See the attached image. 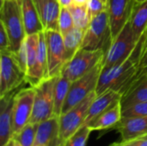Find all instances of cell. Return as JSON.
Listing matches in <instances>:
<instances>
[{
  "instance_id": "f1b7e54d",
  "label": "cell",
  "mask_w": 147,
  "mask_h": 146,
  "mask_svg": "<svg viewBox=\"0 0 147 146\" xmlns=\"http://www.w3.org/2000/svg\"><path fill=\"white\" fill-rule=\"evenodd\" d=\"M123 118L131 117H146L147 116V102H138L122 108L121 111Z\"/></svg>"
},
{
  "instance_id": "277c9868",
  "label": "cell",
  "mask_w": 147,
  "mask_h": 146,
  "mask_svg": "<svg viewBox=\"0 0 147 146\" xmlns=\"http://www.w3.org/2000/svg\"><path fill=\"white\" fill-rule=\"evenodd\" d=\"M105 49L89 50L80 48L65 64L61 74L71 82L76 81L96 67L105 55Z\"/></svg>"
},
{
  "instance_id": "ab89813d",
  "label": "cell",
  "mask_w": 147,
  "mask_h": 146,
  "mask_svg": "<svg viewBox=\"0 0 147 146\" xmlns=\"http://www.w3.org/2000/svg\"><path fill=\"white\" fill-rule=\"evenodd\" d=\"M15 1H18V2H20V3H22V0H15Z\"/></svg>"
},
{
  "instance_id": "d4e9b609",
  "label": "cell",
  "mask_w": 147,
  "mask_h": 146,
  "mask_svg": "<svg viewBox=\"0 0 147 146\" xmlns=\"http://www.w3.org/2000/svg\"><path fill=\"white\" fill-rule=\"evenodd\" d=\"M68 9L71 14L75 27L86 31L90 22V18L89 16L87 6L72 4Z\"/></svg>"
},
{
  "instance_id": "ffe728a7",
  "label": "cell",
  "mask_w": 147,
  "mask_h": 146,
  "mask_svg": "<svg viewBox=\"0 0 147 146\" xmlns=\"http://www.w3.org/2000/svg\"><path fill=\"white\" fill-rule=\"evenodd\" d=\"M21 6L26 34L31 35L44 31L34 0H22Z\"/></svg>"
},
{
  "instance_id": "4dcf8cb0",
  "label": "cell",
  "mask_w": 147,
  "mask_h": 146,
  "mask_svg": "<svg viewBox=\"0 0 147 146\" xmlns=\"http://www.w3.org/2000/svg\"><path fill=\"white\" fill-rule=\"evenodd\" d=\"M86 6L90 21L102 11L107 9V4L102 0H89Z\"/></svg>"
},
{
  "instance_id": "e0dca14e",
  "label": "cell",
  "mask_w": 147,
  "mask_h": 146,
  "mask_svg": "<svg viewBox=\"0 0 147 146\" xmlns=\"http://www.w3.org/2000/svg\"><path fill=\"white\" fill-rule=\"evenodd\" d=\"M121 94L115 89H109L102 94L96 96L90 104L84 126H86L92 120L109 108L112 105L121 101Z\"/></svg>"
},
{
  "instance_id": "d590c367",
  "label": "cell",
  "mask_w": 147,
  "mask_h": 146,
  "mask_svg": "<svg viewBox=\"0 0 147 146\" xmlns=\"http://www.w3.org/2000/svg\"><path fill=\"white\" fill-rule=\"evenodd\" d=\"M89 0H73V4L77 5H86Z\"/></svg>"
},
{
  "instance_id": "1f68e13d",
  "label": "cell",
  "mask_w": 147,
  "mask_h": 146,
  "mask_svg": "<svg viewBox=\"0 0 147 146\" xmlns=\"http://www.w3.org/2000/svg\"><path fill=\"white\" fill-rule=\"evenodd\" d=\"M4 51H11V44L5 28L0 22V52Z\"/></svg>"
},
{
  "instance_id": "e575fe53",
  "label": "cell",
  "mask_w": 147,
  "mask_h": 146,
  "mask_svg": "<svg viewBox=\"0 0 147 146\" xmlns=\"http://www.w3.org/2000/svg\"><path fill=\"white\" fill-rule=\"evenodd\" d=\"M58 2L63 8H69L73 4V0H58Z\"/></svg>"
},
{
  "instance_id": "d6986e66",
  "label": "cell",
  "mask_w": 147,
  "mask_h": 146,
  "mask_svg": "<svg viewBox=\"0 0 147 146\" xmlns=\"http://www.w3.org/2000/svg\"><path fill=\"white\" fill-rule=\"evenodd\" d=\"M143 102H147V73L143 74L133 82L122 94L121 99V108Z\"/></svg>"
},
{
  "instance_id": "30bf717a",
  "label": "cell",
  "mask_w": 147,
  "mask_h": 146,
  "mask_svg": "<svg viewBox=\"0 0 147 146\" xmlns=\"http://www.w3.org/2000/svg\"><path fill=\"white\" fill-rule=\"evenodd\" d=\"M34 89L31 86L16 92L12 114V138L30 122L34 108Z\"/></svg>"
},
{
  "instance_id": "44dd1931",
  "label": "cell",
  "mask_w": 147,
  "mask_h": 146,
  "mask_svg": "<svg viewBox=\"0 0 147 146\" xmlns=\"http://www.w3.org/2000/svg\"><path fill=\"white\" fill-rule=\"evenodd\" d=\"M128 21L134 33V40L138 42L147 28V1L134 3Z\"/></svg>"
},
{
  "instance_id": "cb8c5ba5",
  "label": "cell",
  "mask_w": 147,
  "mask_h": 146,
  "mask_svg": "<svg viewBox=\"0 0 147 146\" xmlns=\"http://www.w3.org/2000/svg\"><path fill=\"white\" fill-rule=\"evenodd\" d=\"M84 34H85V30L74 27L71 30H70L65 35H63L67 62L81 48Z\"/></svg>"
},
{
  "instance_id": "836d02e7",
  "label": "cell",
  "mask_w": 147,
  "mask_h": 146,
  "mask_svg": "<svg viewBox=\"0 0 147 146\" xmlns=\"http://www.w3.org/2000/svg\"><path fill=\"white\" fill-rule=\"evenodd\" d=\"M15 54L16 56V59H17L18 62L20 64L22 69L27 74V61H28V58H27V46H26L25 40L22 43V45L21 46L19 51L16 53H15Z\"/></svg>"
},
{
  "instance_id": "4316f807",
  "label": "cell",
  "mask_w": 147,
  "mask_h": 146,
  "mask_svg": "<svg viewBox=\"0 0 147 146\" xmlns=\"http://www.w3.org/2000/svg\"><path fill=\"white\" fill-rule=\"evenodd\" d=\"M92 131L87 126H83L69 139L63 144V146H85L89 136Z\"/></svg>"
},
{
  "instance_id": "6da1fadb",
  "label": "cell",
  "mask_w": 147,
  "mask_h": 146,
  "mask_svg": "<svg viewBox=\"0 0 147 146\" xmlns=\"http://www.w3.org/2000/svg\"><path fill=\"white\" fill-rule=\"evenodd\" d=\"M144 43V34L137 42L133 52L123 61L110 67L102 69L96 89V96L109 89L119 91L121 96L135 80L138 63Z\"/></svg>"
},
{
  "instance_id": "9a60e30c",
  "label": "cell",
  "mask_w": 147,
  "mask_h": 146,
  "mask_svg": "<svg viewBox=\"0 0 147 146\" xmlns=\"http://www.w3.org/2000/svg\"><path fill=\"white\" fill-rule=\"evenodd\" d=\"M16 92L0 98V146H5L12 139V114Z\"/></svg>"
},
{
  "instance_id": "2e32d148",
  "label": "cell",
  "mask_w": 147,
  "mask_h": 146,
  "mask_svg": "<svg viewBox=\"0 0 147 146\" xmlns=\"http://www.w3.org/2000/svg\"><path fill=\"white\" fill-rule=\"evenodd\" d=\"M121 136L122 140H130L147 134L146 117L121 118L113 127Z\"/></svg>"
},
{
  "instance_id": "7bdbcfd3",
  "label": "cell",
  "mask_w": 147,
  "mask_h": 146,
  "mask_svg": "<svg viewBox=\"0 0 147 146\" xmlns=\"http://www.w3.org/2000/svg\"><path fill=\"white\" fill-rule=\"evenodd\" d=\"M34 146H39V145H34Z\"/></svg>"
},
{
  "instance_id": "8d00e7d4",
  "label": "cell",
  "mask_w": 147,
  "mask_h": 146,
  "mask_svg": "<svg viewBox=\"0 0 147 146\" xmlns=\"http://www.w3.org/2000/svg\"><path fill=\"white\" fill-rule=\"evenodd\" d=\"M5 146H22L17 141H16L14 139H11L10 140H9V142Z\"/></svg>"
},
{
  "instance_id": "5bb4252c",
  "label": "cell",
  "mask_w": 147,
  "mask_h": 146,
  "mask_svg": "<svg viewBox=\"0 0 147 146\" xmlns=\"http://www.w3.org/2000/svg\"><path fill=\"white\" fill-rule=\"evenodd\" d=\"M44 30L59 31L61 6L58 0H34Z\"/></svg>"
},
{
  "instance_id": "f546056e",
  "label": "cell",
  "mask_w": 147,
  "mask_h": 146,
  "mask_svg": "<svg viewBox=\"0 0 147 146\" xmlns=\"http://www.w3.org/2000/svg\"><path fill=\"white\" fill-rule=\"evenodd\" d=\"M147 70V28L144 32V43L143 46L141 49V52L140 55L139 59V63H138V71L136 74V78L135 80L142 76L144 72ZM134 80V81H135Z\"/></svg>"
},
{
  "instance_id": "9c48e42d",
  "label": "cell",
  "mask_w": 147,
  "mask_h": 146,
  "mask_svg": "<svg viewBox=\"0 0 147 146\" xmlns=\"http://www.w3.org/2000/svg\"><path fill=\"white\" fill-rule=\"evenodd\" d=\"M96 96V92L91 93L77 106L61 114L59 117V139L62 144L84 126L90 104Z\"/></svg>"
},
{
  "instance_id": "ba28073f",
  "label": "cell",
  "mask_w": 147,
  "mask_h": 146,
  "mask_svg": "<svg viewBox=\"0 0 147 146\" xmlns=\"http://www.w3.org/2000/svg\"><path fill=\"white\" fill-rule=\"evenodd\" d=\"M110 42V23L108 11L105 9L90 21L85 31L81 48L89 50H107Z\"/></svg>"
},
{
  "instance_id": "5b68a950",
  "label": "cell",
  "mask_w": 147,
  "mask_h": 146,
  "mask_svg": "<svg viewBox=\"0 0 147 146\" xmlns=\"http://www.w3.org/2000/svg\"><path fill=\"white\" fill-rule=\"evenodd\" d=\"M102 60L90 72L76 81L71 82L69 92L62 108V114L77 106L91 93L96 92L98 80L102 71Z\"/></svg>"
},
{
  "instance_id": "52a82bcc",
  "label": "cell",
  "mask_w": 147,
  "mask_h": 146,
  "mask_svg": "<svg viewBox=\"0 0 147 146\" xmlns=\"http://www.w3.org/2000/svg\"><path fill=\"white\" fill-rule=\"evenodd\" d=\"M56 77H49L33 87L35 91L30 122L40 123L54 116L53 90Z\"/></svg>"
},
{
  "instance_id": "3957f363",
  "label": "cell",
  "mask_w": 147,
  "mask_h": 146,
  "mask_svg": "<svg viewBox=\"0 0 147 146\" xmlns=\"http://www.w3.org/2000/svg\"><path fill=\"white\" fill-rule=\"evenodd\" d=\"M23 83H27V76L16 54L11 51L0 52V98L14 92Z\"/></svg>"
},
{
  "instance_id": "7402d4cb",
  "label": "cell",
  "mask_w": 147,
  "mask_h": 146,
  "mask_svg": "<svg viewBox=\"0 0 147 146\" xmlns=\"http://www.w3.org/2000/svg\"><path fill=\"white\" fill-rule=\"evenodd\" d=\"M27 46V83L31 85L37 64L38 46H39V34L27 35L25 39Z\"/></svg>"
},
{
  "instance_id": "4fadbf2b",
  "label": "cell",
  "mask_w": 147,
  "mask_h": 146,
  "mask_svg": "<svg viewBox=\"0 0 147 146\" xmlns=\"http://www.w3.org/2000/svg\"><path fill=\"white\" fill-rule=\"evenodd\" d=\"M60 144L59 117L53 116L38 123L34 145L57 146Z\"/></svg>"
},
{
  "instance_id": "f35d334b",
  "label": "cell",
  "mask_w": 147,
  "mask_h": 146,
  "mask_svg": "<svg viewBox=\"0 0 147 146\" xmlns=\"http://www.w3.org/2000/svg\"><path fill=\"white\" fill-rule=\"evenodd\" d=\"M102 2H104L106 4H107V3H108V0H102Z\"/></svg>"
},
{
  "instance_id": "b9f144b4",
  "label": "cell",
  "mask_w": 147,
  "mask_h": 146,
  "mask_svg": "<svg viewBox=\"0 0 147 146\" xmlns=\"http://www.w3.org/2000/svg\"><path fill=\"white\" fill-rule=\"evenodd\" d=\"M145 73H147V70L146 71H145V72H144V74H145Z\"/></svg>"
},
{
  "instance_id": "8992f818",
  "label": "cell",
  "mask_w": 147,
  "mask_h": 146,
  "mask_svg": "<svg viewBox=\"0 0 147 146\" xmlns=\"http://www.w3.org/2000/svg\"><path fill=\"white\" fill-rule=\"evenodd\" d=\"M134 33L129 21L117 36L110 42L102 60V69L110 67L126 59L136 47Z\"/></svg>"
},
{
  "instance_id": "d6a6232c",
  "label": "cell",
  "mask_w": 147,
  "mask_h": 146,
  "mask_svg": "<svg viewBox=\"0 0 147 146\" xmlns=\"http://www.w3.org/2000/svg\"><path fill=\"white\" fill-rule=\"evenodd\" d=\"M110 146H147V134L130 140H122L121 143H115Z\"/></svg>"
},
{
  "instance_id": "74e56055",
  "label": "cell",
  "mask_w": 147,
  "mask_h": 146,
  "mask_svg": "<svg viewBox=\"0 0 147 146\" xmlns=\"http://www.w3.org/2000/svg\"><path fill=\"white\" fill-rule=\"evenodd\" d=\"M147 0H134L135 3H142V2H146Z\"/></svg>"
},
{
  "instance_id": "60d3db41",
  "label": "cell",
  "mask_w": 147,
  "mask_h": 146,
  "mask_svg": "<svg viewBox=\"0 0 147 146\" xmlns=\"http://www.w3.org/2000/svg\"><path fill=\"white\" fill-rule=\"evenodd\" d=\"M57 146H63V144H60V145H59Z\"/></svg>"
},
{
  "instance_id": "484cf974",
  "label": "cell",
  "mask_w": 147,
  "mask_h": 146,
  "mask_svg": "<svg viewBox=\"0 0 147 146\" xmlns=\"http://www.w3.org/2000/svg\"><path fill=\"white\" fill-rule=\"evenodd\" d=\"M38 123H28L12 139L17 141L22 146H34L36 138Z\"/></svg>"
},
{
  "instance_id": "ac0fdd59",
  "label": "cell",
  "mask_w": 147,
  "mask_h": 146,
  "mask_svg": "<svg viewBox=\"0 0 147 146\" xmlns=\"http://www.w3.org/2000/svg\"><path fill=\"white\" fill-rule=\"evenodd\" d=\"M121 101L112 105L109 108L99 114L86 126L91 131H101L113 128L122 118Z\"/></svg>"
},
{
  "instance_id": "603a6c76",
  "label": "cell",
  "mask_w": 147,
  "mask_h": 146,
  "mask_svg": "<svg viewBox=\"0 0 147 146\" xmlns=\"http://www.w3.org/2000/svg\"><path fill=\"white\" fill-rule=\"evenodd\" d=\"M71 82L64 77L62 74L56 77L54 90H53V99H54V116L60 117L62 114V108L65 104L67 94L69 92Z\"/></svg>"
},
{
  "instance_id": "7a4b0ae2",
  "label": "cell",
  "mask_w": 147,
  "mask_h": 146,
  "mask_svg": "<svg viewBox=\"0 0 147 146\" xmlns=\"http://www.w3.org/2000/svg\"><path fill=\"white\" fill-rule=\"evenodd\" d=\"M0 22L3 25L9 35L11 52L16 53L27 37L21 3L15 0H2Z\"/></svg>"
},
{
  "instance_id": "8fae6325",
  "label": "cell",
  "mask_w": 147,
  "mask_h": 146,
  "mask_svg": "<svg viewBox=\"0 0 147 146\" xmlns=\"http://www.w3.org/2000/svg\"><path fill=\"white\" fill-rule=\"evenodd\" d=\"M47 52L48 77H57L67 63L63 36L59 31L44 30Z\"/></svg>"
},
{
  "instance_id": "83f0119b",
  "label": "cell",
  "mask_w": 147,
  "mask_h": 146,
  "mask_svg": "<svg viewBox=\"0 0 147 146\" xmlns=\"http://www.w3.org/2000/svg\"><path fill=\"white\" fill-rule=\"evenodd\" d=\"M74 27L75 25L69 9L61 7L59 20V32L63 36L70 30H71Z\"/></svg>"
},
{
  "instance_id": "7c38bea8",
  "label": "cell",
  "mask_w": 147,
  "mask_h": 146,
  "mask_svg": "<svg viewBox=\"0 0 147 146\" xmlns=\"http://www.w3.org/2000/svg\"><path fill=\"white\" fill-rule=\"evenodd\" d=\"M134 0H108L107 11L110 23L111 41L128 22Z\"/></svg>"
}]
</instances>
